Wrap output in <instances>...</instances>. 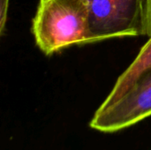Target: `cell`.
Masks as SVG:
<instances>
[{"label": "cell", "instance_id": "1", "mask_svg": "<svg viewBox=\"0 0 151 150\" xmlns=\"http://www.w3.org/2000/svg\"><path fill=\"white\" fill-rule=\"evenodd\" d=\"M31 31L46 56L73 45L95 43L87 0H40Z\"/></svg>", "mask_w": 151, "mask_h": 150}, {"label": "cell", "instance_id": "2", "mask_svg": "<svg viewBox=\"0 0 151 150\" xmlns=\"http://www.w3.org/2000/svg\"><path fill=\"white\" fill-rule=\"evenodd\" d=\"M95 42L145 35L146 0H87Z\"/></svg>", "mask_w": 151, "mask_h": 150}, {"label": "cell", "instance_id": "3", "mask_svg": "<svg viewBox=\"0 0 151 150\" xmlns=\"http://www.w3.org/2000/svg\"><path fill=\"white\" fill-rule=\"evenodd\" d=\"M151 117V68L144 72L117 100L102 103L89 126L92 129L112 133L129 128Z\"/></svg>", "mask_w": 151, "mask_h": 150}, {"label": "cell", "instance_id": "4", "mask_svg": "<svg viewBox=\"0 0 151 150\" xmlns=\"http://www.w3.org/2000/svg\"><path fill=\"white\" fill-rule=\"evenodd\" d=\"M151 68V36L130 65L118 78L111 91L103 102L110 103L120 97L135 80L147 70Z\"/></svg>", "mask_w": 151, "mask_h": 150}, {"label": "cell", "instance_id": "5", "mask_svg": "<svg viewBox=\"0 0 151 150\" xmlns=\"http://www.w3.org/2000/svg\"><path fill=\"white\" fill-rule=\"evenodd\" d=\"M0 3V34L1 35H4L7 22V14L10 0H1Z\"/></svg>", "mask_w": 151, "mask_h": 150}, {"label": "cell", "instance_id": "6", "mask_svg": "<svg viewBox=\"0 0 151 150\" xmlns=\"http://www.w3.org/2000/svg\"><path fill=\"white\" fill-rule=\"evenodd\" d=\"M145 36H151V0H146V22Z\"/></svg>", "mask_w": 151, "mask_h": 150}]
</instances>
